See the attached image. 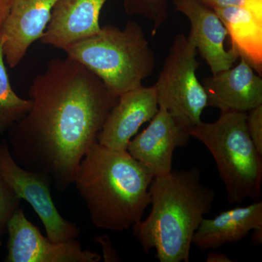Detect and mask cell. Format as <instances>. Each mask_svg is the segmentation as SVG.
<instances>
[{"instance_id": "6da1fadb", "label": "cell", "mask_w": 262, "mask_h": 262, "mask_svg": "<svg viewBox=\"0 0 262 262\" xmlns=\"http://www.w3.org/2000/svg\"><path fill=\"white\" fill-rule=\"evenodd\" d=\"M29 96L30 110L9 129L10 153L20 167L47 174L57 191L64 192L119 96L68 57L51 60Z\"/></svg>"}, {"instance_id": "7a4b0ae2", "label": "cell", "mask_w": 262, "mask_h": 262, "mask_svg": "<svg viewBox=\"0 0 262 262\" xmlns=\"http://www.w3.org/2000/svg\"><path fill=\"white\" fill-rule=\"evenodd\" d=\"M151 171L127 151L108 149L95 142L76 171L77 190L94 225L122 232L143 220L150 204Z\"/></svg>"}, {"instance_id": "3957f363", "label": "cell", "mask_w": 262, "mask_h": 262, "mask_svg": "<svg viewBox=\"0 0 262 262\" xmlns=\"http://www.w3.org/2000/svg\"><path fill=\"white\" fill-rule=\"evenodd\" d=\"M151 210L132 227L144 252L156 250L160 262H189L196 229L208 214L215 192L201 182V171L173 170L154 177L149 187Z\"/></svg>"}, {"instance_id": "277c9868", "label": "cell", "mask_w": 262, "mask_h": 262, "mask_svg": "<svg viewBox=\"0 0 262 262\" xmlns=\"http://www.w3.org/2000/svg\"><path fill=\"white\" fill-rule=\"evenodd\" d=\"M64 51L117 96L142 85L156 67L155 53L140 24L134 20L127 21L123 29L103 26L97 34Z\"/></svg>"}, {"instance_id": "5b68a950", "label": "cell", "mask_w": 262, "mask_h": 262, "mask_svg": "<svg viewBox=\"0 0 262 262\" xmlns=\"http://www.w3.org/2000/svg\"><path fill=\"white\" fill-rule=\"evenodd\" d=\"M211 153L230 204L261 196L262 155L253 144L247 127V113L221 112L213 122H202L189 129Z\"/></svg>"}, {"instance_id": "8992f818", "label": "cell", "mask_w": 262, "mask_h": 262, "mask_svg": "<svg viewBox=\"0 0 262 262\" xmlns=\"http://www.w3.org/2000/svg\"><path fill=\"white\" fill-rule=\"evenodd\" d=\"M196 53L189 36L177 34L154 84L159 107L188 131L203 122L202 114L208 106L206 91L196 75L201 65Z\"/></svg>"}, {"instance_id": "52a82bcc", "label": "cell", "mask_w": 262, "mask_h": 262, "mask_svg": "<svg viewBox=\"0 0 262 262\" xmlns=\"http://www.w3.org/2000/svg\"><path fill=\"white\" fill-rule=\"evenodd\" d=\"M0 176L20 200L31 205L44 225L48 239L60 243L78 237L80 227L63 218L53 203L51 177L20 167L5 143H0Z\"/></svg>"}, {"instance_id": "ba28073f", "label": "cell", "mask_w": 262, "mask_h": 262, "mask_svg": "<svg viewBox=\"0 0 262 262\" xmlns=\"http://www.w3.org/2000/svg\"><path fill=\"white\" fill-rule=\"evenodd\" d=\"M8 253L5 262H98L101 256L82 250L77 239L55 243L41 234L19 208L8 229Z\"/></svg>"}, {"instance_id": "9c48e42d", "label": "cell", "mask_w": 262, "mask_h": 262, "mask_svg": "<svg viewBox=\"0 0 262 262\" xmlns=\"http://www.w3.org/2000/svg\"><path fill=\"white\" fill-rule=\"evenodd\" d=\"M190 137L187 129L166 110L159 107L149 126L131 139L127 151L154 177H162L172 171L174 151L187 145Z\"/></svg>"}, {"instance_id": "30bf717a", "label": "cell", "mask_w": 262, "mask_h": 262, "mask_svg": "<svg viewBox=\"0 0 262 262\" xmlns=\"http://www.w3.org/2000/svg\"><path fill=\"white\" fill-rule=\"evenodd\" d=\"M159 110L155 86L141 85L124 93L108 113L97 142L114 150L126 151L141 125L150 122Z\"/></svg>"}, {"instance_id": "8fae6325", "label": "cell", "mask_w": 262, "mask_h": 262, "mask_svg": "<svg viewBox=\"0 0 262 262\" xmlns=\"http://www.w3.org/2000/svg\"><path fill=\"white\" fill-rule=\"evenodd\" d=\"M173 3L176 10L189 20V37L209 66L212 74L232 68L239 55L232 48L226 50L228 32L216 13L199 0H173Z\"/></svg>"}, {"instance_id": "7c38bea8", "label": "cell", "mask_w": 262, "mask_h": 262, "mask_svg": "<svg viewBox=\"0 0 262 262\" xmlns=\"http://www.w3.org/2000/svg\"><path fill=\"white\" fill-rule=\"evenodd\" d=\"M57 0H12L2 29L3 54L10 68L23 60L29 47L42 37Z\"/></svg>"}, {"instance_id": "4fadbf2b", "label": "cell", "mask_w": 262, "mask_h": 262, "mask_svg": "<svg viewBox=\"0 0 262 262\" xmlns=\"http://www.w3.org/2000/svg\"><path fill=\"white\" fill-rule=\"evenodd\" d=\"M236 67L203 81L208 106L248 113L262 105V79L244 58Z\"/></svg>"}, {"instance_id": "5bb4252c", "label": "cell", "mask_w": 262, "mask_h": 262, "mask_svg": "<svg viewBox=\"0 0 262 262\" xmlns=\"http://www.w3.org/2000/svg\"><path fill=\"white\" fill-rule=\"evenodd\" d=\"M107 0H57L40 41L65 51L101 30L99 16Z\"/></svg>"}, {"instance_id": "9a60e30c", "label": "cell", "mask_w": 262, "mask_h": 262, "mask_svg": "<svg viewBox=\"0 0 262 262\" xmlns=\"http://www.w3.org/2000/svg\"><path fill=\"white\" fill-rule=\"evenodd\" d=\"M262 227V202L221 212L212 219H203L194 234L192 244L203 251L235 244L254 229Z\"/></svg>"}, {"instance_id": "2e32d148", "label": "cell", "mask_w": 262, "mask_h": 262, "mask_svg": "<svg viewBox=\"0 0 262 262\" xmlns=\"http://www.w3.org/2000/svg\"><path fill=\"white\" fill-rule=\"evenodd\" d=\"M227 29L231 48L262 74V10L246 6L213 10Z\"/></svg>"}, {"instance_id": "e0dca14e", "label": "cell", "mask_w": 262, "mask_h": 262, "mask_svg": "<svg viewBox=\"0 0 262 262\" xmlns=\"http://www.w3.org/2000/svg\"><path fill=\"white\" fill-rule=\"evenodd\" d=\"M3 47V38L0 34V133L9 130L22 120L32 106V101L19 97L10 84Z\"/></svg>"}, {"instance_id": "ac0fdd59", "label": "cell", "mask_w": 262, "mask_h": 262, "mask_svg": "<svg viewBox=\"0 0 262 262\" xmlns=\"http://www.w3.org/2000/svg\"><path fill=\"white\" fill-rule=\"evenodd\" d=\"M123 5L127 15H140L151 20L152 36L168 20V0H124Z\"/></svg>"}, {"instance_id": "d6986e66", "label": "cell", "mask_w": 262, "mask_h": 262, "mask_svg": "<svg viewBox=\"0 0 262 262\" xmlns=\"http://www.w3.org/2000/svg\"><path fill=\"white\" fill-rule=\"evenodd\" d=\"M20 198L0 176V251L3 246L2 239L8 233V225L20 208Z\"/></svg>"}, {"instance_id": "ffe728a7", "label": "cell", "mask_w": 262, "mask_h": 262, "mask_svg": "<svg viewBox=\"0 0 262 262\" xmlns=\"http://www.w3.org/2000/svg\"><path fill=\"white\" fill-rule=\"evenodd\" d=\"M248 113V134L258 152L262 155V105L249 110Z\"/></svg>"}, {"instance_id": "44dd1931", "label": "cell", "mask_w": 262, "mask_h": 262, "mask_svg": "<svg viewBox=\"0 0 262 262\" xmlns=\"http://www.w3.org/2000/svg\"><path fill=\"white\" fill-rule=\"evenodd\" d=\"M96 243L101 245L103 249V258L104 261H120V258L115 250L113 247L111 241L106 236L97 237L95 239Z\"/></svg>"}, {"instance_id": "7402d4cb", "label": "cell", "mask_w": 262, "mask_h": 262, "mask_svg": "<svg viewBox=\"0 0 262 262\" xmlns=\"http://www.w3.org/2000/svg\"><path fill=\"white\" fill-rule=\"evenodd\" d=\"M201 3L211 10L232 6H245L250 0H199Z\"/></svg>"}, {"instance_id": "603a6c76", "label": "cell", "mask_w": 262, "mask_h": 262, "mask_svg": "<svg viewBox=\"0 0 262 262\" xmlns=\"http://www.w3.org/2000/svg\"><path fill=\"white\" fill-rule=\"evenodd\" d=\"M12 0H0V34L8 16Z\"/></svg>"}, {"instance_id": "cb8c5ba5", "label": "cell", "mask_w": 262, "mask_h": 262, "mask_svg": "<svg viewBox=\"0 0 262 262\" xmlns=\"http://www.w3.org/2000/svg\"><path fill=\"white\" fill-rule=\"evenodd\" d=\"M207 262H232V260L227 257L225 253L211 252L208 253L206 258Z\"/></svg>"}, {"instance_id": "d4e9b609", "label": "cell", "mask_w": 262, "mask_h": 262, "mask_svg": "<svg viewBox=\"0 0 262 262\" xmlns=\"http://www.w3.org/2000/svg\"><path fill=\"white\" fill-rule=\"evenodd\" d=\"M262 242V227L253 230L252 243L254 245L261 244Z\"/></svg>"}]
</instances>
